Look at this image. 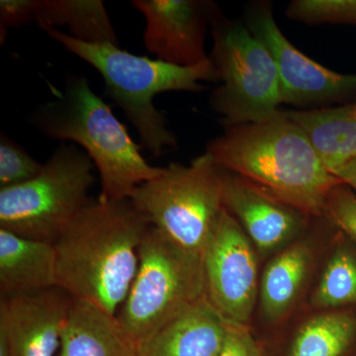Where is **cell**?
<instances>
[{"label": "cell", "mask_w": 356, "mask_h": 356, "mask_svg": "<svg viewBox=\"0 0 356 356\" xmlns=\"http://www.w3.org/2000/svg\"><path fill=\"white\" fill-rule=\"evenodd\" d=\"M151 225L126 200H91L54 243L57 286L72 298L117 316Z\"/></svg>", "instance_id": "obj_1"}, {"label": "cell", "mask_w": 356, "mask_h": 356, "mask_svg": "<svg viewBox=\"0 0 356 356\" xmlns=\"http://www.w3.org/2000/svg\"><path fill=\"white\" fill-rule=\"evenodd\" d=\"M205 152L221 170L250 180L307 217H324L330 192L343 184L284 111L271 120L225 128Z\"/></svg>", "instance_id": "obj_2"}, {"label": "cell", "mask_w": 356, "mask_h": 356, "mask_svg": "<svg viewBox=\"0 0 356 356\" xmlns=\"http://www.w3.org/2000/svg\"><path fill=\"white\" fill-rule=\"evenodd\" d=\"M53 97L39 105L30 124L50 140L81 146L99 173L102 200H126L139 185L159 177L163 168L149 165L127 128L111 107L79 74L67 76Z\"/></svg>", "instance_id": "obj_3"}, {"label": "cell", "mask_w": 356, "mask_h": 356, "mask_svg": "<svg viewBox=\"0 0 356 356\" xmlns=\"http://www.w3.org/2000/svg\"><path fill=\"white\" fill-rule=\"evenodd\" d=\"M51 39L102 74L105 95L124 112L139 136L140 146L154 156L177 149V136L154 105L161 93L200 92L204 81L218 83L211 58L194 67H178L158 58L136 56L112 44H89L58 29L44 30Z\"/></svg>", "instance_id": "obj_4"}, {"label": "cell", "mask_w": 356, "mask_h": 356, "mask_svg": "<svg viewBox=\"0 0 356 356\" xmlns=\"http://www.w3.org/2000/svg\"><path fill=\"white\" fill-rule=\"evenodd\" d=\"M206 296L202 255L151 228L139 250L137 273L117 318L136 350Z\"/></svg>", "instance_id": "obj_5"}, {"label": "cell", "mask_w": 356, "mask_h": 356, "mask_svg": "<svg viewBox=\"0 0 356 356\" xmlns=\"http://www.w3.org/2000/svg\"><path fill=\"white\" fill-rule=\"evenodd\" d=\"M153 228L179 247L202 255L222 213L224 170L208 153L189 165L170 163L129 198Z\"/></svg>", "instance_id": "obj_6"}, {"label": "cell", "mask_w": 356, "mask_h": 356, "mask_svg": "<svg viewBox=\"0 0 356 356\" xmlns=\"http://www.w3.org/2000/svg\"><path fill=\"white\" fill-rule=\"evenodd\" d=\"M95 163L76 145L62 143L41 172L24 184L0 188V229L51 243L91 202Z\"/></svg>", "instance_id": "obj_7"}, {"label": "cell", "mask_w": 356, "mask_h": 356, "mask_svg": "<svg viewBox=\"0 0 356 356\" xmlns=\"http://www.w3.org/2000/svg\"><path fill=\"white\" fill-rule=\"evenodd\" d=\"M211 32L209 57L221 84L211 95L209 105L221 116L225 128L280 116V76L268 49L243 21L227 19L221 10L213 20Z\"/></svg>", "instance_id": "obj_8"}, {"label": "cell", "mask_w": 356, "mask_h": 356, "mask_svg": "<svg viewBox=\"0 0 356 356\" xmlns=\"http://www.w3.org/2000/svg\"><path fill=\"white\" fill-rule=\"evenodd\" d=\"M243 22L273 57L282 104L318 106L355 97L356 74H339L295 48L278 27L270 1L248 4Z\"/></svg>", "instance_id": "obj_9"}, {"label": "cell", "mask_w": 356, "mask_h": 356, "mask_svg": "<svg viewBox=\"0 0 356 356\" xmlns=\"http://www.w3.org/2000/svg\"><path fill=\"white\" fill-rule=\"evenodd\" d=\"M254 245L225 209L204 248L206 296L229 322L247 325L254 312L259 281Z\"/></svg>", "instance_id": "obj_10"}, {"label": "cell", "mask_w": 356, "mask_h": 356, "mask_svg": "<svg viewBox=\"0 0 356 356\" xmlns=\"http://www.w3.org/2000/svg\"><path fill=\"white\" fill-rule=\"evenodd\" d=\"M146 21L144 46L156 58L178 67H194L210 57L208 30L219 13L208 0H133Z\"/></svg>", "instance_id": "obj_11"}, {"label": "cell", "mask_w": 356, "mask_h": 356, "mask_svg": "<svg viewBox=\"0 0 356 356\" xmlns=\"http://www.w3.org/2000/svg\"><path fill=\"white\" fill-rule=\"evenodd\" d=\"M72 302L60 287L0 299V356H55Z\"/></svg>", "instance_id": "obj_12"}, {"label": "cell", "mask_w": 356, "mask_h": 356, "mask_svg": "<svg viewBox=\"0 0 356 356\" xmlns=\"http://www.w3.org/2000/svg\"><path fill=\"white\" fill-rule=\"evenodd\" d=\"M225 207L257 250L284 245L305 227L307 217L245 178L224 170Z\"/></svg>", "instance_id": "obj_13"}, {"label": "cell", "mask_w": 356, "mask_h": 356, "mask_svg": "<svg viewBox=\"0 0 356 356\" xmlns=\"http://www.w3.org/2000/svg\"><path fill=\"white\" fill-rule=\"evenodd\" d=\"M229 321L207 296L182 312L138 350L140 356H220Z\"/></svg>", "instance_id": "obj_14"}, {"label": "cell", "mask_w": 356, "mask_h": 356, "mask_svg": "<svg viewBox=\"0 0 356 356\" xmlns=\"http://www.w3.org/2000/svg\"><path fill=\"white\" fill-rule=\"evenodd\" d=\"M57 286L54 243L0 229V299H11Z\"/></svg>", "instance_id": "obj_15"}, {"label": "cell", "mask_w": 356, "mask_h": 356, "mask_svg": "<svg viewBox=\"0 0 356 356\" xmlns=\"http://www.w3.org/2000/svg\"><path fill=\"white\" fill-rule=\"evenodd\" d=\"M136 351L117 316L72 298L60 337V356H133Z\"/></svg>", "instance_id": "obj_16"}, {"label": "cell", "mask_w": 356, "mask_h": 356, "mask_svg": "<svg viewBox=\"0 0 356 356\" xmlns=\"http://www.w3.org/2000/svg\"><path fill=\"white\" fill-rule=\"evenodd\" d=\"M284 113L305 131L331 172L356 158V100Z\"/></svg>", "instance_id": "obj_17"}, {"label": "cell", "mask_w": 356, "mask_h": 356, "mask_svg": "<svg viewBox=\"0 0 356 356\" xmlns=\"http://www.w3.org/2000/svg\"><path fill=\"white\" fill-rule=\"evenodd\" d=\"M311 262L312 250L306 242L293 243L269 262L259 288L266 320L276 322L289 311L305 283Z\"/></svg>", "instance_id": "obj_18"}, {"label": "cell", "mask_w": 356, "mask_h": 356, "mask_svg": "<svg viewBox=\"0 0 356 356\" xmlns=\"http://www.w3.org/2000/svg\"><path fill=\"white\" fill-rule=\"evenodd\" d=\"M35 22L43 30L67 28V35L84 43L119 46L102 0H41Z\"/></svg>", "instance_id": "obj_19"}, {"label": "cell", "mask_w": 356, "mask_h": 356, "mask_svg": "<svg viewBox=\"0 0 356 356\" xmlns=\"http://www.w3.org/2000/svg\"><path fill=\"white\" fill-rule=\"evenodd\" d=\"M356 334L355 318L346 312H327L302 325L289 356H343Z\"/></svg>", "instance_id": "obj_20"}, {"label": "cell", "mask_w": 356, "mask_h": 356, "mask_svg": "<svg viewBox=\"0 0 356 356\" xmlns=\"http://www.w3.org/2000/svg\"><path fill=\"white\" fill-rule=\"evenodd\" d=\"M316 308H337L356 304V257L346 248H337L327 261L312 297Z\"/></svg>", "instance_id": "obj_21"}, {"label": "cell", "mask_w": 356, "mask_h": 356, "mask_svg": "<svg viewBox=\"0 0 356 356\" xmlns=\"http://www.w3.org/2000/svg\"><path fill=\"white\" fill-rule=\"evenodd\" d=\"M285 14L307 25L341 24L356 27V0H293Z\"/></svg>", "instance_id": "obj_22"}, {"label": "cell", "mask_w": 356, "mask_h": 356, "mask_svg": "<svg viewBox=\"0 0 356 356\" xmlns=\"http://www.w3.org/2000/svg\"><path fill=\"white\" fill-rule=\"evenodd\" d=\"M44 163L33 159L6 134L0 136V188L24 184L41 172Z\"/></svg>", "instance_id": "obj_23"}, {"label": "cell", "mask_w": 356, "mask_h": 356, "mask_svg": "<svg viewBox=\"0 0 356 356\" xmlns=\"http://www.w3.org/2000/svg\"><path fill=\"white\" fill-rule=\"evenodd\" d=\"M325 217L356 242V195L344 184L334 186L327 196Z\"/></svg>", "instance_id": "obj_24"}, {"label": "cell", "mask_w": 356, "mask_h": 356, "mask_svg": "<svg viewBox=\"0 0 356 356\" xmlns=\"http://www.w3.org/2000/svg\"><path fill=\"white\" fill-rule=\"evenodd\" d=\"M41 0H1L0 1V40L6 43L9 30L36 21Z\"/></svg>", "instance_id": "obj_25"}, {"label": "cell", "mask_w": 356, "mask_h": 356, "mask_svg": "<svg viewBox=\"0 0 356 356\" xmlns=\"http://www.w3.org/2000/svg\"><path fill=\"white\" fill-rule=\"evenodd\" d=\"M220 356H264L247 325L229 322L228 336Z\"/></svg>", "instance_id": "obj_26"}, {"label": "cell", "mask_w": 356, "mask_h": 356, "mask_svg": "<svg viewBox=\"0 0 356 356\" xmlns=\"http://www.w3.org/2000/svg\"><path fill=\"white\" fill-rule=\"evenodd\" d=\"M343 184L356 192V158L332 172Z\"/></svg>", "instance_id": "obj_27"}, {"label": "cell", "mask_w": 356, "mask_h": 356, "mask_svg": "<svg viewBox=\"0 0 356 356\" xmlns=\"http://www.w3.org/2000/svg\"><path fill=\"white\" fill-rule=\"evenodd\" d=\"M133 356H140L139 351H136L135 355H134Z\"/></svg>", "instance_id": "obj_28"}]
</instances>
